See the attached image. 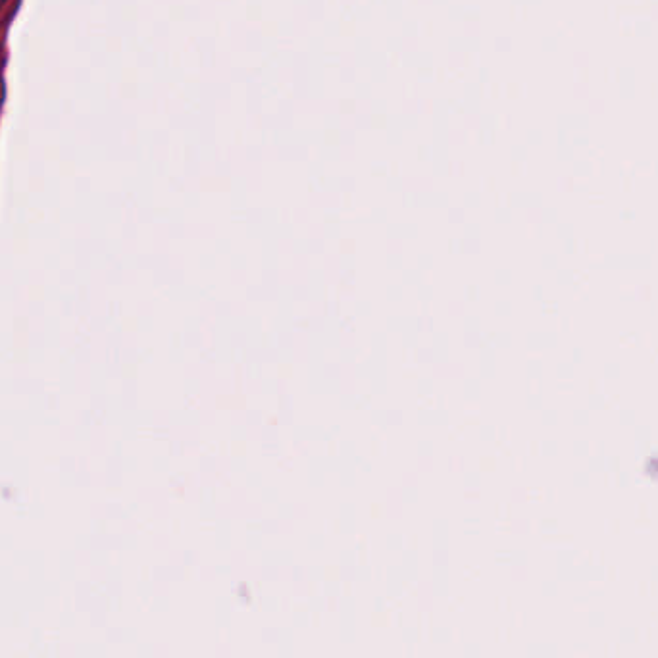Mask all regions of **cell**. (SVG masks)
I'll return each instance as SVG.
<instances>
[{
    "label": "cell",
    "instance_id": "6da1fadb",
    "mask_svg": "<svg viewBox=\"0 0 658 658\" xmlns=\"http://www.w3.org/2000/svg\"><path fill=\"white\" fill-rule=\"evenodd\" d=\"M2 4H4V0H0V6H2Z\"/></svg>",
    "mask_w": 658,
    "mask_h": 658
}]
</instances>
